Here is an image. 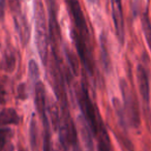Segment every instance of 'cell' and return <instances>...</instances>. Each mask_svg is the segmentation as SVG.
<instances>
[{
    "label": "cell",
    "mask_w": 151,
    "mask_h": 151,
    "mask_svg": "<svg viewBox=\"0 0 151 151\" xmlns=\"http://www.w3.org/2000/svg\"><path fill=\"white\" fill-rule=\"evenodd\" d=\"M12 132L9 128L0 127V151H3Z\"/></svg>",
    "instance_id": "obj_18"
},
{
    "label": "cell",
    "mask_w": 151,
    "mask_h": 151,
    "mask_svg": "<svg viewBox=\"0 0 151 151\" xmlns=\"http://www.w3.org/2000/svg\"><path fill=\"white\" fill-rule=\"evenodd\" d=\"M35 107L36 111L40 115L47 113V103H46V89L40 81L35 83Z\"/></svg>",
    "instance_id": "obj_8"
},
{
    "label": "cell",
    "mask_w": 151,
    "mask_h": 151,
    "mask_svg": "<svg viewBox=\"0 0 151 151\" xmlns=\"http://www.w3.org/2000/svg\"><path fill=\"white\" fill-rule=\"evenodd\" d=\"M112 16H113L114 26H115L116 34L121 44L124 42V19L123 11H122L121 0H111Z\"/></svg>",
    "instance_id": "obj_5"
},
{
    "label": "cell",
    "mask_w": 151,
    "mask_h": 151,
    "mask_svg": "<svg viewBox=\"0 0 151 151\" xmlns=\"http://www.w3.org/2000/svg\"><path fill=\"white\" fill-rule=\"evenodd\" d=\"M120 90L123 99V112L126 121L134 127H138L140 125V113H139L137 99H134L126 81L123 79L120 81Z\"/></svg>",
    "instance_id": "obj_4"
},
{
    "label": "cell",
    "mask_w": 151,
    "mask_h": 151,
    "mask_svg": "<svg viewBox=\"0 0 151 151\" xmlns=\"http://www.w3.org/2000/svg\"><path fill=\"white\" fill-rule=\"evenodd\" d=\"M40 116L42 124H44V151H54L53 150L52 139H51L50 121H49L48 114L44 113Z\"/></svg>",
    "instance_id": "obj_11"
},
{
    "label": "cell",
    "mask_w": 151,
    "mask_h": 151,
    "mask_svg": "<svg viewBox=\"0 0 151 151\" xmlns=\"http://www.w3.org/2000/svg\"><path fill=\"white\" fill-rule=\"evenodd\" d=\"M76 95H77L79 107H80V110L82 112L85 122L88 124L92 134L96 136L101 119L99 117L96 108H95V105L93 104L92 99L89 95L88 88L86 87L84 82H82L79 86H77Z\"/></svg>",
    "instance_id": "obj_3"
},
{
    "label": "cell",
    "mask_w": 151,
    "mask_h": 151,
    "mask_svg": "<svg viewBox=\"0 0 151 151\" xmlns=\"http://www.w3.org/2000/svg\"><path fill=\"white\" fill-rule=\"evenodd\" d=\"M14 17V21H15V27L17 30L18 34L20 36V40L21 42L24 47L27 45V42H29L30 38V28H29V24L27 22L25 15L23 13H19L17 15L13 16Z\"/></svg>",
    "instance_id": "obj_7"
},
{
    "label": "cell",
    "mask_w": 151,
    "mask_h": 151,
    "mask_svg": "<svg viewBox=\"0 0 151 151\" xmlns=\"http://www.w3.org/2000/svg\"><path fill=\"white\" fill-rule=\"evenodd\" d=\"M101 58H103V64L105 66L106 70H108L110 66V57L108 54L107 51V47H106V40L105 37L101 36Z\"/></svg>",
    "instance_id": "obj_19"
},
{
    "label": "cell",
    "mask_w": 151,
    "mask_h": 151,
    "mask_svg": "<svg viewBox=\"0 0 151 151\" xmlns=\"http://www.w3.org/2000/svg\"><path fill=\"white\" fill-rule=\"evenodd\" d=\"M137 78H138L139 90L142 95L143 101L148 106L150 101V86H149V75L146 67L139 65L137 69Z\"/></svg>",
    "instance_id": "obj_6"
},
{
    "label": "cell",
    "mask_w": 151,
    "mask_h": 151,
    "mask_svg": "<svg viewBox=\"0 0 151 151\" xmlns=\"http://www.w3.org/2000/svg\"><path fill=\"white\" fill-rule=\"evenodd\" d=\"M34 21H35V42L38 55L44 65H47L49 57V28L47 25L45 7L42 0L34 1Z\"/></svg>",
    "instance_id": "obj_2"
},
{
    "label": "cell",
    "mask_w": 151,
    "mask_h": 151,
    "mask_svg": "<svg viewBox=\"0 0 151 151\" xmlns=\"http://www.w3.org/2000/svg\"><path fill=\"white\" fill-rule=\"evenodd\" d=\"M7 6V0H0V20L4 19L5 9Z\"/></svg>",
    "instance_id": "obj_20"
},
{
    "label": "cell",
    "mask_w": 151,
    "mask_h": 151,
    "mask_svg": "<svg viewBox=\"0 0 151 151\" xmlns=\"http://www.w3.org/2000/svg\"><path fill=\"white\" fill-rule=\"evenodd\" d=\"M47 113H49V117L54 130H58L60 126V110L58 106L55 103H50L47 106Z\"/></svg>",
    "instance_id": "obj_12"
},
{
    "label": "cell",
    "mask_w": 151,
    "mask_h": 151,
    "mask_svg": "<svg viewBox=\"0 0 151 151\" xmlns=\"http://www.w3.org/2000/svg\"><path fill=\"white\" fill-rule=\"evenodd\" d=\"M97 151H111V140H110L109 134L105 127V124L101 121L97 132Z\"/></svg>",
    "instance_id": "obj_10"
},
{
    "label": "cell",
    "mask_w": 151,
    "mask_h": 151,
    "mask_svg": "<svg viewBox=\"0 0 151 151\" xmlns=\"http://www.w3.org/2000/svg\"><path fill=\"white\" fill-rule=\"evenodd\" d=\"M30 143H31V147L33 149H35L36 145H37V125L36 122L34 120V118H32L31 123H30Z\"/></svg>",
    "instance_id": "obj_16"
},
{
    "label": "cell",
    "mask_w": 151,
    "mask_h": 151,
    "mask_svg": "<svg viewBox=\"0 0 151 151\" xmlns=\"http://www.w3.org/2000/svg\"><path fill=\"white\" fill-rule=\"evenodd\" d=\"M20 122V116L13 108H7L0 111V127L7 125H16Z\"/></svg>",
    "instance_id": "obj_9"
},
{
    "label": "cell",
    "mask_w": 151,
    "mask_h": 151,
    "mask_svg": "<svg viewBox=\"0 0 151 151\" xmlns=\"http://www.w3.org/2000/svg\"><path fill=\"white\" fill-rule=\"evenodd\" d=\"M28 75H29V78L32 82H34L35 84L38 81L40 78V69H38V65L35 62V60H30L29 64H28Z\"/></svg>",
    "instance_id": "obj_15"
},
{
    "label": "cell",
    "mask_w": 151,
    "mask_h": 151,
    "mask_svg": "<svg viewBox=\"0 0 151 151\" xmlns=\"http://www.w3.org/2000/svg\"><path fill=\"white\" fill-rule=\"evenodd\" d=\"M70 18L73 20V27L71 29L73 42L78 56L84 68L90 76L94 75V61L90 46V33L86 18L82 11V6L79 0H64Z\"/></svg>",
    "instance_id": "obj_1"
},
{
    "label": "cell",
    "mask_w": 151,
    "mask_h": 151,
    "mask_svg": "<svg viewBox=\"0 0 151 151\" xmlns=\"http://www.w3.org/2000/svg\"><path fill=\"white\" fill-rule=\"evenodd\" d=\"M66 58H67V60H68L70 70L73 73V75H78L79 64H78V61H77V57L71 54V52H69L68 50H66Z\"/></svg>",
    "instance_id": "obj_17"
},
{
    "label": "cell",
    "mask_w": 151,
    "mask_h": 151,
    "mask_svg": "<svg viewBox=\"0 0 151 151\" xmlns=\"http://www.w3.org/2000/svg\"><path fill=\"white\" fill-rule=\"evenodd\" d=\"M141 21H142V28H143L145 38H146L147 44H148L149 48L151 50V22L149 20L148 15L147 14H143Z\"/></svg>",
    "instance_id": "obj_13"
},
{
    "label": "cell",
    "mask_w": 151,
    "mask_h": 151,
    "mask_svg": "<svg viewBox=\"0 0 151 151\" xmlns=\"http://www.w3.org/2000/svg\"><path fill=\"white\" fill-rule=\"evenodd\" d=\"M73 151H81V150H80V148H79L78 145H76V146L73 147Z\"/></svg>",
    "instance_id": "obj_23"
},
{
    "label": "cell",
    "mask_w": 151,
    "mask_h": 151,
    "mask_svg": "<svg viewBox=\"0 0 151 151\" xmlns=\"http://www.w3.org/2000/svg\"><path fill=\"white\" fill-rule=\"evenodd\" d=\"M123 143H124V146H125V148H126V151H134V147H132V145L130 144L128 141H123Z\"/></svg>",
    "instance_id": "obj_22"
},
{
    "label": "cell",
    "mask_w": 151,
    "mask_h": 151,
    "mask_svg": "<svg viewBox=\"0 0 151 151\" xmlns=\"http://www.w3.org/2000/svg\"><path fill=\"white\" fill-rule=\"evenodd\" d=\"M5 101V91L0 85V104H3Z\"/></svg>",
    "instance_id": "obj_21"
},
{
    "label": "cell",
    "mask_w": 151,
    "mask_h": 151,
    "mask_svg": "<svg viewBox=\"0 0 151 151\" xmlns=\"http://www.w3.org/2000/svg\"><path fill=\"white\" fill-rule=\"evenodd\" d=\"M2 65L4 67V69L9 73H12V71L15 69L16 67V56L15 53L9 52L7 51L4 55V58H3V62Z\"/></svg>",
    "instance_id": "obj_14"
}]
</instances>
